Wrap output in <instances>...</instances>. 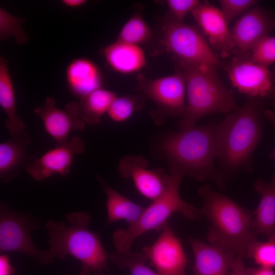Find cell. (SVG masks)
I'll return each instance as SVG.
<instances>
[{
    "label": "cell",
    "instance_id": "25",
    "mask_svg": "<svg viewBox=\"0 0 275 275\" xmlns=\"http://www.w3.org/2000/svg\"><path fill=\"white\" fill-rule=\"evenodd\" d=\"M108 258L118 267L128 269L131 275H159L147 265L142 253H134L131 250H115L108 255Z\"/></svg>",
    "mask_w": 275,
    "mask_h": 275
},
{
    "label": "cell",
    "instance_id": "18",
    "mask_svg": "<svg viewBox=\"0 0 275 275\" xmlns=\"http://www.w3.org/2000/svg\"><path fill=\"white\" fill-rule=\"evenodd\" d=\"M31 140L24 130L0 144V179L9 182L19 175L36 157L30 155L27 148Z\"/></svg>",
    "mask_w": 275,
    "mask_h": 275
},
{
    "label": "cell",
    "instance_id": "29",
    "mask_svg": "<svg viewBox=\"0 0 275 275\" xmlns=\"http://www.w3.org/2000/svg\"><path fill=\"white\" fill-rule=\"evenodd\" d=\"M250 57L255 62L268 67L275 62V36L269 35L260 39L251 50Z\"/></svg>",
    "mask_w": 275,
    "mask_h": 275
},
{
    "label": "cell",
    "instance_id": "34",
    "mask_svg": "<svg viewBox=\"0 0 275 275\" xmlns=\"http://www.w3.org/2000/svg\"><path fill=\"white\" fill-rule=\"evenodd\" d=\"M246 275H275L273 268L259 266L258 268H248L246 269Z\"/></svg>",
    "mask_w": 275,
    "mask_h": 275
},
{
    "label": "cell",
    "instance_id": "5",
    "mask_svg": "<svg viewBox=\"0 0 275 275\" xmlns=\"http://www.w3.org/2000/svg\"><path fill=\"white\" fill-rule=\"evenodd\" d=\"M186 81L187 103L179 129L196 125L202 117L209 114H229L237 105L233 92L221 81L217 67L209 65H179Z\"/></svg>",
    "mask_w": 275,
    "mask_h": 275
},
{
    "label": "cell",
    "instance_id": "13",
    "mask_svg": "<svg viewBox=\"0 0 275 275\" xmlns=\"http://www.w3.org/2000/svg\"><path fill=\"white\" fill-rule=\"evenodd\" d=\"M41 119L46 132L56 142V146L67 142L70 133L75 130L82 131L86 123L80 116L79 104L72 101L64 109L58 107L55 100L48 97L44 103L34 109Z\"/></svg>",
    "mask_w": 275,
    "mask_h": 275
},
{
    "label": "cell",
    "instance_id": "32",
    "mask_svg": "<svg viewBox=\"0 0 275 275\" xmlns=\"http://www.w3.org/2000/svg\"><path fill=\"white\" fill-rule=\"evenodd\" d=\"M201 1L198 0H167L166 3L175 19L183 22L185 16L192 12Z\"/></svg>",
    "mask_w": 275,
    "mask_h": 275
},
{
    "label": "cell",
    "instance_id": "21",
    "mask_svg": "<svg viewBox=\"0 0 275 275\" xmlns=\"http://www.w3.org/2000/svg\"><path fill=\"white\" fill-rule=\"evenodd\" d=\"M254 187L261 195V200L254 211L252 230L256 235L261 234L269 237L275 232V174L269 182L256 180Z\"/></svg>",
    "mask_w": 275,
    "mask_h": 275
},
{
    "label": "cell",
    "instance_id": "22",
    "mask_svg": "<svg viewBox=\"0 0 275 275\" xmlns=\"http://www.w3.org/2000/svg\"><path fill=\"white\" fill-rule=\"evenodd\" d=\"M96 178L101 183L106 196V225L124 221L128 226L134 224L140 218L145 207L134 203L115 190L99 176Z\"/></svg>",
    "mask_w": 275,
    "mask_h": 275
},
{
    "label": "cell",
    "instance_id": "24",
    "mask_svg": "<svg viewBox=\"0 0 275 275\" xmlns=\"http://www.w3.org/2000/svg\"><path fill=\"white\" fill-rule=\"evenodd\" d=\"M116 97L114 92L102 88L83 96L78 103L81 119L90 125L99 123Z\"/></svg>",
    "mask_w": 275,
    "mask_h": 275
},
{
    "label": "cell",
    "instance_id": "37",
    "mask_svg": "<svg viewBox=\"0 0 275 275\" xmlns=\"http://www.w3.org/2000/svg\"><path fill=\"white\" fill-rule=\"evenodd\" d=\"M61 2L64 5L69 8H76L83 6L87 1L86 0H63Z\"/></svg>",
    "mask_w": 275,
    "mask_h": 275
},
{
    "label": "cell",
    "instance_id": "7",
    "mask_svg": "<svg viewBox=\"0 0 275 275\" xmlns=\"http://www.w3.org/2000/svg\"><path fill=\"white\" fill-rule=\"evenodd\" d=\"M161 42L179 65H221L202 34L195 27L174 18L167 19L162 26Z\"/></svg>",
    "mask_w": 275,
    "mask_h": 275
},
{
    "label": "cell",
    "instance_id": "27",
    "mask_svg": "<svg viewBox=\"0 0 275 275\" xmlns=\"http://www.w3.org/2000/svg\"><path fill=\"white\" fill-rule=\"evenodd\" d=\"M25 19L17 17L0 8V39L4 41L9 37L14 38L18 45L26 43L29 37L23 28Z\"/></svg>",
    "mask_w": 275,
    "mask_h": 275
},
{
    "label": "cell",
    "instance_id": "30",
    "mask_svg": "<svg viewBox=\"0 0 275 275\" xmlns=\"http://www.w3.org/2000/svg\"><path fill=\"white\" fill-rule=\"evenodd\" d=\"M136 109V102L133 98L129 96H116L112 102L107 114L112 121L122 122L128 120Z\"/></svg>",
    "mask_w": 275,
    "mask_h": 275
},
{
    "label": "cell",
    "instance_id": "38",
    "mask_svg": "<svg viewBox=\"0 0 275 275\" xmlns=\"http://www.w3.org/2000/svg\"><path fill=\"white\" fill-rule=\"evenodd\" d=\"M92 270L88 266L81 264L79 275H90Z\"/></svg>",
    "mask_w": 275,
    "mask_h": 275
},
{
    "label": "cell",
    "instance_id": "23",
    "mask_svg": "<svg viewBox=\"0 0 275 275\" xmlns=\"http://www.w3.org/2000/svg\"><path fill=\"white\" fill-rule=\"evenodd\" d=\"M0 105L7 115L5 125L11 136L19 135L26 126L16 114L14 88L7 60L2 56L0 57Z\"/></svg>",
    "mask_w": 275,
    "mask_h": 275
},
{
    "label": "cell",
    "instance_id": "17",
    "mask_svg": "<svg viewBox=\"0 0 275 275\" xmlns=\"http://www.w3.org/2000/svg\"><path fill=\"white\" fill-rule=\"evenodd\" d=\"M195 263L194 275H231L236 255L211 244L189 237Z\"/></svg>",
    "mask_w": 275,
    "mask_h": 275
},
{
    "label": "cell",
    "instance_id": "8",
    "mask_svg": "<svg viewBox=\"0 0 275 275\" xmlns=\"http://www.w3.org/2000/svg\"><path fill=\"white\" fill-rule=\"evenodd\" d=\"M36 222L12 210L6 203L0 206V253H19L26 255L40 265L51 263L54 258L48 251L39 249L31 237L32 231L38 229Z\"/></svg>",
    "mask_w": 275,
    "mask_h": 275
},
{
    "label": "cell",
    "instance_id": "20",
    "mask_svg": "<svg viewBox=\"0 0 275 275\" xmlns=\"http://www.w3.org/2000/svg\"><path fill=\"white\" fill-rule=\"evenodd\" d=\"M103 54L109 66L121 73L138 72L146 64L145 52L139 45L117 40L106 46Z\"/></svg>",
    "mask_w": 275,
    "mask_h": 275
},
{
    "label": "cell",
    "instance_id": "28",
    "mask_svg": "<svg viewBox=\"0 0 275 275\" xmlns=\"http://www.w3.org/2000/svg\"><path fill=\"white\" fill-rule=\"evenodd\" d=\"M247 257L253 259L260 266L275 267V232L265 242L253 241L248 249Z\"/></svg>",
    "mask_w": 275,
    "mask_h": 275
},
{
    "label": "cell",
    "instance_id": "19",
    "mask_svg": "<svg viewBox=\"0 0 275 275\" xmlns=\"http://www.w3.org/2000/svg\"><path fill=\"white\" fill-rule=\"evenodd\" d=\"M66 78L69 90L79 98L102 88L103 83L98 67L85 58L74 59L69 63L66 70Z\"/></svg>",
    "mask_w": 275,
    "mask_h": 275
},
{
    "label": "cell",
    "instance_id": "33",
    "mask_svg": "<svg viewBox=\"0 0 275 275\" xmlns=\"http://www.w3.org/2000/svg\"><path fill=\"white\" fill-rule=\"evenodd\" d=\"M15 272L9 256L6 254H2L0 255V275H12Z\"/></svg>",
    "mask_w": 275,
    "mask_h": 275
},
{
    "label": "cell",
    "instance_id": "39",
    "mask_svg": "<svg viewBox=\"0 0 275 275\" xmlns=\"http://www.w3.org/2000/svg\"><path fill=\"white\" fill-rule=\"evenodd\" d=\"M269 97L272 99V105L275 107V85L273 86L271 91Z\"/></svg>",
    "mask_w": 275,
    "mask_h": 275
},
{
    "label": "cell",
    "instance_id": "15",
    "mask_svg": "<svg viewBox=\"0 0 275 275\" xmlns=\"http://www.w3.org/2000/svg\"><path fill=\"white\" fill-rule=\"evenodd\" d=\"M119 172L124 178H131L138 191L153 201L163 193L168 174L161 169H149L147 159L141 155H128L119 162Z\"/></svg>",
    "mask_w": 275,
    "mask_h": 275
},
{
    "label": "cell",
    "instance_id": "10",
    "mask_svg": "<svg viewBox=\"0 0 275 275\" xmlns=\"http://www.w3.org/2000/svg\"><path fill=\"white\" fill-rule=\"evenodd\" d=\"M143 254L159 275H186L188 260L180 239L168 222L162 227L156 241L145 245Z\"/></svg>",
    "mask_w": 275,
    "mask_h": 275
},
{
    "label": "cell",
    "instance_id": "14",
    "mask_svg": "<svg viewBox=\"0 0 275 275\" xmlns=\"http://www.w3.org/2000/svg\"><path fill=\"white\" fill-rule=\"evenodd\" d=\"M85 145L78 135L73 136L65 143L56 146L39 158H36L25 169L35 180L43 181L53 175L65 177L70 172L75 155L84 153Z\"/></svg>",
    "mask_w": 275,
    "mask_h": 275
},
{
    "label": "cell",
    "instance_id": "26",
    "mask_svg": "<svg viewBox=\"0 0 275 275\" xmlns=\"http://www.w3.org/2000/svg\"><path fill=\"white\" fill-rule=\"evenodd\" d=\"M151 36V30L141 14L132 15L120 30L117 40L140 45L146 42Z\"/></svg>",
    "mask_w": 275,
    "mask_h": 275
},
{
    "label": "cell",
    "instance_id": "16",
    "mask_svg": "<svg viewBox=\"0 0 275 275\" xmlns=\"http://www.w3.org/2000/svg\"><path fill=\"white\" fill-rule=\"evenodd\" d=\"M191 14L210 44L222 58L234 54L235 46L232 34L221 10L208 2L204 1Z\"/></svg>",
    "mask_w": 275,
    "mask_h": 275
},
{
    "label": "cell",
    "instance_id": "2",
    "mask_svg": "<svg viewBox=\"0 0 275 275\" xmlns=\"http://www.w3.org/2000/svg\"><path fill=\"white\" fill-rule=\"evenodd\" d=\"M216 124L179 129L170 134L162 142L161 150L170 168L200 181L210 180L221 191L227 179L214 164L217 159Z\"/></svg>",
    "mask_w": 275,
    "mask_h": 275
},
{
    "label": "cell",
    "instance_id": "11",
    "mask_svg": "<svg viewBox=\"0 0 275 275\" xmlns=\"http://www.w3.org/2000/svg\"><path fill=\"white\" fill-rule=\"evenodd\" d=\"M140 89L164 114L183 117L186 81L180 68L172 75L142 82Z\"/></svg>",
    "mask_w": 275,
    "mask_h": 275
},
{
    "label": "cell",
    "instance_id": "36",
    "mask_svg": "<svg viewBox=\"0 0 275 275\" xmlns=\"http://www.w3.org/2000/svg\"><path fill=\"white\" fill-rule=\"evenodd\" d=\"M264 117L271 123L275 135V113L270 109H265L264 113ZM270 157L275 161V149L271 152Z\"/></svg>",
    "mask_w": 275,
    "mask_h": 275
},
{
    "label": "cell",
    "instance_id": "6",
    "mask_svg": "<svg viewBox=\"0 0 275 275\" xmlns=\"http://www.w3.org/2000/svg\"><path fill=\"white\" fill-rule=\"evenodd\" d=\"M185 175L170 168L166 186L162 194L145 208L139 219L127 229L118 228L112 234L115 250H131L134 241L143 234L151 231H161L174 213L181 214L189 219L199 218V210L184 201L180 194V187Z\"/></svg>",
    "mask_w": 275,
    "mask_h": 275
},
{
    "label": "cell",
    "instance_id": "4",
    "mask_svg": "<svg viewBox=\"0 0 275 275\" xmlns=\"http://www.w3.org/2000/svg\"><path fill=\"white\" fill-rule=\"evenodd\" d=\"M91 221L88 212L75 211L66 214L65 221H47L48 251L54 259L71 256L90 267L94 275H102L108 270V255L98 235L90 230Z\"/></svg>",
    "mask_w": 275,
    "mask_h": 275
},
{
    "label": "cell",
    "instance_id": "31",
    "mask_svg": "<svg viewBox=\"0 0 275 275\" xmlns=\"http://www.w3.org/2000/svg\"><path fill=\"white\" fill-rule=\"evenodd\" d=\"M256 0H221V12L227 23L256 6Z\"/></svg>",
    "mask_w": 275,
    "mask_h": 275
},
{
    "label": "cell",
    "instance_id": "35",
    "mask_svg": "<svg viewBox=\"0 0 275 275\" xmlns=\"http://www.w3.org/2000/svg\"><path fill=\"white\" fill-rule=\"evenodd\" d=\"M241 257L236 256L232 268L231 275H246V269Z\"/></svg>",
    "mask_w": 275,
    "mask_h": 275
},
{
    "label": "cell",
    "instance_id": "1",
    "mask_svg": "<svg viewBox=\"0 0 275 275\" xmlns=\"http://www.w3.org/2000/svg\"><path fill=\"white\" fill-rule=\"evenodd\" d=\"M263 99L250 97L216 124L217 159L227 180L252 170L253 154L262 138Z\"/></svg>",
    "mask_w": 275,
    "mask_h": 275
},
{
    "label": "cell",
    "instance_id": "9",
    "mask_svg": "<svg viewBox=\"0 0 275 275\" xmlns=\"http://www.w3.org/2000/svg\"><path fill=\"white\" fill-rule=\"evenodd\" d=\"M231 85L250 97H269L274 85L275 69L253 61L250 53L233 56L226 66Z\"/></svg>",
    "mask_w": 275,
    "mask_h": 275
},
{
    "label": "cell",
    "instance_id": "12",
    "mask_svg": "<svg viewBox=\"0 0 275 275\" xmlns=\"http://www.w3.org/2000/svg\"><path fill=\"white\" fill-rule=\"evenodd\" d=\"M275 29V15L256 6L245 12L231 30L235 46L233 56L251 53L253 46Z\"/></svg>",
    "mask_w": 275,
    "mask_h": 275
},
{
    "label": "cell",
    "instance_id": "3",
    "mask_svg": "<svg viewBox=\"0 0 275 275\" xmlns=\"http://www.w3.org/2000/svg\"><path fill=\"white\" fill-rule=\"evenodd\" d=\"M198 193L203 202L199 218L205 216L211 222L206 235L209 243L241 258L247 257L250 244L257 240L252 230L254 212L214 191L209 185L201 186Z\"/></svg>",
    "mask_w": 275,
    "mask_h": 275
}]
</instances>
